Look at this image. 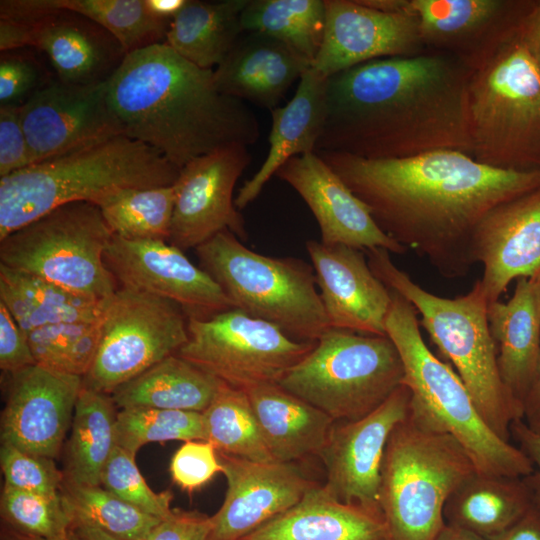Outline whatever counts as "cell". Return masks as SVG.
I'll return each instance as SVG.
<instances>
[{"label":"cell","mask_w":540,"mask_h":540,"mask_svg":"<svg viewBox=\"0 0 540 540\" xmlns=\"http://www.w3.org/2000/svg\"><path fill=\"white\" fill-rule=\"evenodd\" d=\"M368 207L377 225L448 279L475 264L473 238L493 208L540 187V171L502 170L457 150L398 159L315 152Z\"/></svg>","instance_id":"obj_1"},{"label":"cell","mask_w":540,"mask_h":540,"mask_svg":"<svg viewBox=\"0 0 540 540\" xmlns=\"http://www.w3.org/2000/svg\"><path fill=\"white\" fill-rule=\"evenodd\" d=\"M466 62L442 51L368 61L328 78L315 152L398 159L470 154Z\"/></svg>","instance_id":"obj_2"},{"label":"cell","mask_w":540,"mask_h":540,"mask_svg":"<svg viewBox=\"0 0 540 540\" xmlns=\"http://www.w3.org/2000/svg\"><path fill=\"white\" fill-rule=\"evenodd\" d=\"M105 89L123 134L179 169L234 143L252 145L260 136L253 111L217 89L213 70L192 64L165 42L128 53Z\"/></svg>","instance_id":"obj_3"},{"label":"cell","mask_w":540,"mask_h":540,"mask_svg":"<svg viewBox=\"0 0 540 540\" xmlns=\"http://www.w3.org/2000/svg\"><path fill=\"white\" fill-rule=\"evenodd\" d=\"M180 169L154 148L118 134L0 178V240L74 202L103 207L135 189L174 185Z\"/></svg>","instance_id":"obj_4"},{"label":"cell","mask_w":540,"mask_h":540,"mask_svg":"<svg viewBox=\"0 0 540 540\" xmlns=\"http://www.w3.org/2000/svg\"><path fill=\"white\" fill-rule=\"evenodd\" d=\"M520 28L465 61L469 155L497 169L540 171V70Z\"/></svg>","instance_id":"obj_5"},{"label":"cell","mask_w":540,"mask_h":540,"mask_svg":"<svg viewBox=\"0 0 540 540\" xmlns=\"http://www.w3.org/2000/svg\"><path fill=\"white\" fill-rule=\"evenodd\" d=\"M365 253L375 276L409 301L420 315L419 323L455 367L487 425L510 442V428L514 421L522 420V406L500 376L480 279L467 294L444 298L414 282L393 263L389 251L375 248Z\"/></svg>","instance_id":"obj_6"},{"label":"cell","mask_w":540,"mask_h":540,"mask_svg":"<svg viewBox=\"0 0 540 540\" xmlns=\"http://www.w3.org/2000/svg\"><path fill=\"white\" fill-rule=\"evenodd\" d=\"M390 292L386 334L402 359L403 384L411 392L409 414L453 436L478 472L519 478L530 475L534 465L529 457L493 432L456 371L428 348L412 304L396 291Z\"/></svg>","instance_id":"obj_7"},{"label":"cell","mask_w":540,"mask_h":540,"mask_svg":"<svg viewBox=\"0 0 540 540\" xmlns=\"http://www.w3.org/2000/svg\"><path fill=\"white\" fill-rule=\"evenodd\" d=\"M476 467L451 435L406 418L384 453L379 503L392 540H435L450 494Z\"/></svg>","instance_id":"obj_8"},{"label":"cell","mask_w":540,"mask_h":540,"mask_svg":"<svg viewBox=\"0 0 540 540\" xmlns=\"http://www.w3.org/2000/svg\"><path fill=\"white\" fill-rule=\"evenodd\" d=\"M200 267L234 308L278 327L289 337L316 342L330 328L312 265L271 257L224 230L195 248Z\"/></svg>","instance_id":"obj_9"},{"label":"cell","mask_w":540,"mask_h":540,"mask_svg":"<svg viewBox=\"0 0 540 540\" xmlns=\"http://www.w3.org/2000/svg\"><path fill=\"white\" fill-rule=\"evenodd\" d=\"M403 380L401 356L387 335L329 328L278 384L342 422L377 409Z\"/></svg>","instance_id":"obj_10"},{"label":"cell","mask_w":540,"mask_h":540,"mask_svg":"<svg viewBox=\"0 0 540 540\" xmlns=\"http://www.w3.org/2000/svg\"><path fill=\"white\" fill-rule=\"evenodd\" d=\"M113 236L100 207L68 203L0 240V264L106 300L119 288L104 260Z\"/></svg>","instance_id":"obj_11"},{"label":"cell","mask_w":540,"mask_h":540,"mask_svg":"<svg viewBox=\"0 0 540 540\" xmlns=\"http://www.w3.org/2000/svg\"><path fill=\"white\" fill-rule=\"evenodd\" d=\"M188 337L176 355L222 383L244 391L278 384L315 346L233 308L188 318Z\"/></svg>","instance_id":"obj_12"},{"label":"cell","mask_w":540,"mask_h":540,"mask_svg":"<svg viewBox=\"0 0 540 540\" xmlns=\"http://www.w3.org/2000/svg\"><path fill=\"white\" fill-rule=\"evenodd\" d=\"M188 317L173 301L119 287L109 298L94 361L84 387L111 395L166 357L188 337Z\"/></svg>","instance_id":"obj_13"},{"label":"cell","mask_w":540,"mask_h":540,"mask_svg":"<svg viewBox=\"0 0 540 540\" xmlns=\"http://www.w3.org/2000/svg\"><path fill=\"white\" fill-rule=\"evenodd\" d=\"M20 48L42 52L57 80L77 86L106 83L127 55L105 28L61 9L0 18V51Z\"/></svg>","instance_id":"obj_14"},{"label":"cell","mask_w":540,"mask_h":540,"mask_svg":"<svg viewBox=\"0 0 540 540\" xmlns=\"http://www.w3.org/2000/svg\"><path fill=\"white\" fill-rule=\"evenodd\" d=\"M247 145L234 143L197 157L180 169L168 243L195 249L229 230L248 239L245 221L235 206V185L251 161Z\"/></svg>","instance_id":"obj_15"},{"label":"cell","mask_w":540,"mask_h":540,"mask_svg":"<svg viewBox=\"0 0 540 540\" xmlns=\"http://www.w3.org/2000/svg\"><path fill=\"white\" fill-rule=\"evenodd\" d=\"M104 260L120 287L173 301L188 318L205 319L234 308L213 278L167 241L114 235Z\"/></svg>","instance_id":"obj_16"},{"label":"cell","mask_w":540,"mask_h":540,"mask_svg":"<svg viewBox=\"0 0 540 540\" xmlns=\"http://www.w3.org/2000/svg\"><path fill=\"white\" fill-rule=\"evenodd\" d=\"M411 392L402 384L377 409L354 420L334 422L319 453L325 487L339 501L381 513V469L388 439L409 411ZM382 514V513H381Z\"/></svg>","instance_id":"obj_17"},{"label":"cell","mask_w":540,"mask_h":540,"mask_svg":"<svg viewBox=\"0 0 540 540\" xmlns=\"http://www.w3.org/2000/svg\"><path fill=\"white\" fill-rule=\"evenodd\" d=\"M20 112L32 165L123 134L105 83L77 86L55 77Z\"/></svg>","instance_id":"obj_18"},{"label":"cell","mask_w":540,"mask_h":540,"mask_svg":"<svg viewBox=\"0 0 540 540\" xmlns=\"http://www.w3.org/2000/svg\"><path fill=\"white\" fill-rule=\"evenodd\" d=\"M9 375L1 444L54 459L71 426L82 377L38 364Z\"/></svg>","instance_id":"obj_19"},{"label":"cell","mask_w":540,"mask_h":540,"mask_svg":"<svg viewBox=\"0 0 540 540\" xmlns=\"http://www.w3.org/2000/svg\"><path fill=\"white\" fill-rule=\"evenodd\" d=\"M326 24L312 64L329 78L359 64L427 51L416 18L408 12H385L359 0H325Z\"/></svg>","instance_id":"obj_20"},{"label":"cell","mask_w":540,"mask_h":540,"mask_svg":"<svg viewBox=\"0 0 540 540\" xmlns=\"http://www.w3.org/2000/svg\"><path fill=\"white\" fill-rule=\"evenodd\" d=\"M217 453L227 491L211 517L209 540H240L296 505L316 484L295 462H258Z\"/></svg>","instance_id":"obj_21"},{"label":"cell","mask_w":540,"mask_h":540,"mask_svg":"<svg viewBox=\"0 0 540 540\" xmlns=\"http://www.w3.org/2000/svg\"><path fill=\"white\" fill-rule=\"evenodd\" d=\"M290 185L314 215L324 244L362 251L407 250L377 225L368 207L315 152L289 159L275 174Z\"/></svg>","instance_id":"obj_22"},{"label":"cell","mask_w":540,"mask_h":540,"mask_svg":"<svg viewBox=\"0 0 540 540\" xmlns=\"http://www.w3.org/2000/svg\"><path fill=\"white\" fill-rule=\"evenodd\" d=\"M306 249L330 328L386 336L391 292L371 270L365 252L309 240Z\"/></svg>","instance_id":"obj_23"},{"label":"cell","mask_w":540,"mask_h":540,"mask_svg":"<svg viewBox=\"0 0 540 540\" xmlns=\"http://www.w3.org/2000/svg\"><path fill=\"white\" fill-rule=\"evenodd\" d=\"M475 263L488 304L514 279L540 275V187L493 208L473 238Z\"/></svg>","instance_id":"obj_24"},{"label":"cell","mask_w":540,"mask_h":540,"mask_svg":"<svg viewBox=\"0 0 540 540\" xmlns=\"http://www.w3.org/2000/svg\"><path fill=\"white\" fill-rule=\"evenodd\" d=\"M534 0H404L427 50L468 61L514 30Z\"/></svg>","instance_id":"obj_25"},{"label":"cell","mask_w":540,"mask_h":540,"mask_svg":"<svg viewBox=\"0 0 540 540\" xmlns=\"http://www.w3.org/2000/svg\"><path fill=\"white\" fill-rule=\"evenodd\" d=\"M310 67L285 44L245 32L213 70V76L221 93L272 110Z\"/></svg>","instance_id":"obj_26"},{"label":"cell","mask_w":540,"mask_h":540,"mask_svg":"<svg viewBox=\"0 0 540 540\" xmlns=\"http://www.w3.org/2000/svg\"><path fill=\"white\" fill-rule=\"evenodd\" d=\"M327 86L328 78L310 67L299 79L292 99L271 110L268 153L258 171L239 189L234 199L237 209L255 200L289 159L315 152L326 119Z\"/></svg>","instance_id":"obj_27"},{"label":"cell","mask_w":540,"mask_h":540,"mask_svg":"<svg viewBox=\"0 0 540 540\" xmlns=\"http://www.w3.org/2000/svg\"><path fill=\"white\" fill-rule=\"evenodd\" d=\"M240 540H392L381 513L347 504L315 484L293 507Z\"/></svg>","instance_id":"obj_28"},{"label":"cell","mask_w":540,"mask_h":540,"mask_svg":"<svg viewBox=\"0 0 540 540\" xmlns=\"http://www.w3.org/2000/svg\"><path fill=\"white\" fill-rule=\"evenodd\" d=\"M501 379L521 404L540 355V275L519 278L512 297L488 304Z\"/></svg>","instance_id":"obj_29"},{"label":"cell","mask_w":540,"mask_h":540,"mask_svg":"<svg viewBox=\"0 0 540 540\" xmlns=\"http://www.w3.org/2000/svg\"><path fill=\"white\" fill-rule=\"evenodd\" d=\"M246 393L275 461L293 463L319 455L334 424L333 419L279 384L256 386Z\"/></svg>","instance_id":"obj_30"},{"label":"cell","mask_w":540,"mask_h":540,"mask_svg":"<svg viewBox=\"0 0 540 540\" xmlns=\"http://www.w3.org/2000/svg\"><path fill=\"white\" fill-rule=\"evenodd\" d=\"M532 504L523 478L476 471L450 494L443 516L446 524L489 540L513 525Z\"/></svg>","instance_id":"obj_31"},{"label":"cell","mask_w":540,"mask_h":540,"mask_svg":"<svg viewBox=\"0 0 540 540\" xmlns=\"http://www.w3.org/2000/svg\"><path fill=\"white\" fill-rule=\"evenodd\" d=\"M108 300L84 296L0 264V302L26 334L50 324L98 322Z\"/></svg>","instance_id":"obj_32"},{"label":"cell","mask_w":540,"mask_h":540,"mask_svg":"<svg viewBox=\"0 0 540 540\" xmlns=\"http://www.w3.org/2000/svg\"><path fill=\"white\" fill-rule=\"evenodd\" d=\"M222 382L176 354L118 387L115 406L203 412Z\"/></svg>","instance_id":"obj_33"},{"label":"cell","mask_w":540,"mask_h":540,"mask_svg":"<svg viewBox=\"0 0 540 540\" xmlns=\"http://www.w3.org/2000/svg\"><path fill=\"white\" fill-rule=\"evenodd\" d=\"M249 0H188L171 20L165 43L192 64L214 70L230 52L242 29Z\"/></svg>","instance_id":"obj_34"},{"label":"cell","mask_w":540,"mask_h":540,"mask_svg":"<svg viewBox=\"0 0 540 540\" xmlns=\"http://www.w3.org/2000/svg\"><path fill=\"white\" fill-rule=\"evenodd\" d=\"M115 404L109 394L82 385L65 445L64 482L100 486L116 446Z\"/></svg>","instance_id":"obj_35"},{"label":"cell","mask_w":540,"mask_h":540,"mask_svg":"<svg viewBox=\"0 0 540 540\" xmlns=\"http://www.w3.org/2000/svg\"><path fill=\"white\" fill-rule=\"evenodd\" d=\"M60 9L83 15L105 28L127 54L164 43L171 23L150 15L144 0H1L0 18Z\"/></svg>","instance_id":"obj_36"},{"label":"cell","mask_w":540,"mask_h":540,"mask_svg":"<svg viewBox=\"0 0 540 540\" xmlns=\"http://www.w3.org/2000/svg\"><path fill=\"white\" fill-rule=\"evenodd\" d=\"M240 24L243 33L271 37L312 66L325 32V0H249Z\"/></svg>","instance_id":"obj_37"},{"label":"cell","mask_w":540,"mask_h":540,"mask_svg":"<svg viewBox=\"0 0 540 540\" xmlns=\"http://www.w3.org/2000/svg\"><path fill=\"white\" fill-rule=\"evenodd\" d=\"M204 440L218 452L252 461H275L264 441L246 391L222 383L202 412Z\"/></svg>","instance_id":"obj_38"},{"label":"cell","mask_w":540,"mask_h":540,"mask_svg":"<svg viewBox=\"0 0 540 540\" xmlns=\"http://www.w3.org/2000/svg\"><path fill=\"white\" fill-rule=\"evenodd\" d=\"M60 494L72 520L94 525L122 540H147L161 521L100 486L63 482Z\"/></svg>","instance_id":"obj_39"},{"label":"cell","mask_w":540,"mask_h":540,"mask_svg":"<svg viewBox=\"0 0 540 540\" xmlns=\"http://www.w3.org/2000/svg\"><path fill=\"white\" fill-rule=\"evenodd\" d=\"M174 201V185L151 187L127 191L100 209L116 236L168 242Z\"/></svg>","instance_id":"obj_40"},{"label":"cell","mask_w":540,"mask_h":540,"mask_svg":"<svg viewBox=\"0 0 540 540\" xmlns=\"http://www.w3.org/2000/svg\"><path fill=\"white\" fill-rule=\"evenodd\" d=\"M101 320L50 324L29 332L27 337L36 364L83 378L99 347Z\"/></svg>","instance_id":"obj_41"},{"label":"cell","mask_w":540,"mask_h":540,"mask_svg":"<svg viewBox=\"0 0 540 540\" xmlns=\"http://www.w3.org/2000/svg\"><path fill=\"white\" fill-rule=\"evenodd\" d=\"M116 445L136 456L147 443L204 440L202 413L157 408H124L117 412Z\"/></svg>","instance_id":"obj_42"},{"label":"cell","mask_w":540,"mask_h":540,"mask_svg":"<svg viewBox=\"0 0 540 540\" xmlns=\"http://www.w3.org/2000/svg\"><path fill=\"white\" fill-rule=\"evenodd\" d=\"M3 525L45 540H68L71 519L61 494L44 495L3 486L0 497Z\"/></svg>","instance_id":"obj_43"},{"label":"cell","mask_w":540,"mask_h":540,"mask_svg":"<svg viewBox=\"0 0 540 540\" xmlns=\"http://www.w3.org/2000/svg\"><path fill=\"white\" fill-rule=\"evenodd\" d=\"M101 486L155 517L163 519L172 511L171 491H153L138 469L135 456L117 445L104 468Z\"/></svg>","instance_id":"obj_44"},{"label":"cell","mask_w":540,"mask_h":540,"mask_svg":"<svg viewBox=\"0 0 540 540\" xmlns=\"http://www.w3.org/2000/svg\"><path fill=\"white\" fill-rule=\"evenodd\" d=\"M0 464L5 487L44 495L60 493L64 473L53 458L1 444Z\"/></svg>","instance_id":"obj_45"},{"label":"cell","mask_w":540,"mask_h":540,"mask_svg":"<svg viewBox=\"0 0 540 540\" xmlns=\"http://www.w3.org/2000/svg\"><path fill=\"white\" fill-rule=\"evenodd\" d=\"M32 48L0 53V106H22L55 77Z\"/></svg>","instance_id":"obj_46"},{"label":"cell","mask_w":540,"mask_h":540,"mask_svg":"<svg viewBox=\"0 0 540 540\" xmlns=\"http://www.w3.org/2000/svg\"><path fill=\"white\" fill-rule=\"evenodd\" d=\"M173 481L186 491H193L207 484L222 466L216 448L205 440H190L173 454L170 463Z\"/></svg>","instance_id":"obj_47"},{"label":"cell","mask_w":540,"mask_h":540,"mask_svg":"<svg viewBox=\"0 0 540 540\" xmlns=\"http://www.w3.org/2000/svg\"><path fill=\"white\" fill-rule=\"evenodd\" d=\"M21 106H0V178L32 165Z\"/></svg>","instance_id":"obj_48"},{"label":"cell","mask_w":540,"mask_h":540,"mask_svg":"<svg viewBox=\"0 0 540 540\" xmlns=\"http://www.w3.org/2000/svg\"><path fill=\"white\" fill-rule=\"evenodd\" d=\"M34 364L27 334L0 302V368L10 374Z\"/></svg>","instance_id":"obj_49"},{"label":"cell","mask_w":540,"mask_h":540,"mask_svg":"<svg viewBox=\"0 0 540 540\" xmlns=\"http://www.w3.org/2000/svg\"><path fill=\"white\" fill-rule=\"evenodd\" d=\"M211 517L197 511L172 509L153 528L147 540H209Z\"/></svg>","instance_id":"obj_50"},{"label":"cell","mask_w":540,"mask_h":540,"mask_svg":"<svg viewBox=\"0 0 540 540\" xmlns=\"http://www.w3.org/2000/svg\"><path fill=\"white\" fill-rule=\"evenodd\" d=\"M510 432L534 465L533 472L523 479L530 489L533 503L540 507V434L530 430L522 420L514 421Z\"/></svg>","instance_id":"obj_51"},{"label":"cell","mask_w":540,"mask_h":540,"mask_svg":"<svg viewBox=\"0 0 540 540\" xmlns=\"http://www.w3.org/2000/svg\"><path fill=\"white\" fill-rule=\"evenodd\" d=\"M489 540H540V507L533 503L513 525Z\"/></svg>","instance_id":"obj_52"},{"label":"cell","mask_w":540,"mask_h":540,"mask_svg":"<svg viewBox=\"0 0 540 540\" xmlns=\"http://www.w3.org/2000/svg\"><path fill=\"white\" fill-rule=\"evenodd\" d=\"M522 421L540 434V355L529 387L522 400Z\"/></svg>","instance_id":"obj_53"},{"label":"cell","mask_w":540,"mask_h":540,"mask_svg":"<svg viewBox=\"0 0 540 540\" xmlns=\"http://www.w3.org/2000/svg\"><path fill=\"white\" fill-rule=\"evenodd\" d=\"M520 33L527 50L540 70V0L534 1L521 24Z\"/></svg>","instance_id":"obj_54"},{"label":"cell","mask_w":540,"mask_h":540,"mask_svg":"<svg viewBox=\"0 0 540 540\" xmlns=\"http://www.w3.org/2000/svg\"><path fill=\"white\" fill-rule=\"evenodd\" d=\"M188 0H144L147 12L155 18L172 20Z\"/></svg>","instance_id":"obj_55"},{"label":"cell","mask_w":540,"mask_h":540,"mask_svg":"<svg viewBox=\"0 0 540 540\" xmlns=\"http://www.w3.org/2000/svg\"><path fill=\"white\" fill-rule=\"evenodd\" d=\"M72 540H122L106 531L83 521H71Z\"/></svg>","instance_id":"obj_56"},{"label":"cell","mask_w":540,"mask_h":540,"mask_svg":"<svg viewBox=\"0 0 540 540\" xmlns=\"http://www.w3.org/2000/svg\"><path fill=\"white\" fill-rule=\"evenodd\" d=\"M435 540H487L462 528L445 524Z\"/></svg>","instance_id":"obj_57"},{"label":"cell","mask_w":540,"mask_h":540,"mask_svg":"<svg viewBox=\"0 0 540 540\" xmlns=\"http://www.w3.org/2000/svg\"><path fill=\"white\" fill-rule=\"evenodd\" d=\"M0 540H45V539L22 534L2 525ZM68 540H72L71 536Z\"/></svg>","instance_id":"obj_58"}]
</instances>
